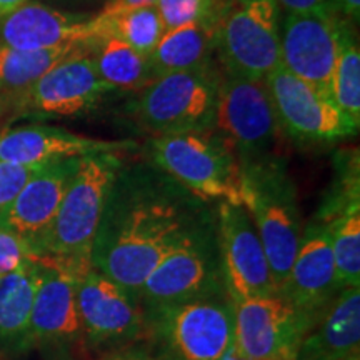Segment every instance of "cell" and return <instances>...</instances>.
<instances>
[{
    "label": "cell",
    "instance_id": "3957f363",
    "mask_svg": "<svg viewBox=\"0 0 360 360\" xmlns=\"http://www.w3.org/2000/svg\"><path fill=\"white\" fill-rule=\"evenodd\" d=\"M229 295L220 252L217 215L207 209L180 233L148 274L139 299L146 310Z\"/></svg>",
    "mask_w": 360,
    "mask_h": 360
},
{
    "label": "cell",
    "instance_id": "7402d4cb",
    "mask_svg": "<svg viewBox=\"0 0 360 360\" xmlns=\"http://www.w3.org/2000/svg\"><path fill=\"white\" fill-rule=\"evenodd\" d=\"M39 259L0 277V349L25 350L39 285Z\"/></svg>",
    "mask_w": 360,
    "mask_h": 360
},
{
    "label": "cell",
    "instance_id": "ba28073f",
    "mask_svg": "<svg viewBox=\"0 0 360 360\" xmlns=\"http://www.w3.org/2000/svg\"><path fill=\"white\" fill-rule=\"evenodd\" d=\"M281 19L276 0H225L215 52L225 74L264 80L281 65Z\"/></svg>",
    "mask_w": 360,
    "mask_h": 360
},
{
    "label": "cell",
    "instance_id": "44dd1931",
    "mask_svg": "<svg viewBox=\"0 0 360 360\" xmlns=\"http://www.w3.org/2000/svg\"><path fill=\"white\" fill-rule=\"evenodd\" d=\"M360 352V285L345 287L302 335L292 360H344Z\"/></svg>",
    "mask_w": 360,
    "mask_h": 360
},
{
    "label": "cell",
    "instance_id": "5b68a950",
    "mask_svg": "<svg viewBox=\"0 0 360 360\" xmlns=\"http://www.w3.org/2000/svg\"><path fill=\"white\" fill-rule=\"evenodd\" d=\"M150 162L204 202L242 204L240 164L214 129L157 135L148 142Z\"/></svg>",
    "mask_w": 360,
    "mask_h": 360
},
{
    "label": "cell",
    "instance_id": "2e32d148",
    "mask_svg": "<svg viewBox=\"0 0 360 360\" xmlns=\"http://www.w3.org/2000/svg\"><path fill=\"white\" fill-rule=\"evenodd\" d=\"M340 290L330 232L314 219L302 231L290 272L277 294L300 312L319 317Z\"/></svg>",
    "mask_w": 360,
    "mask_h": 360
},
{
    "label": "cell",
    "instance_id": "f1b7e54d",
    "mask_svg": "<svg viewBox=\"0 0 360 360\" xmlns=\"http://www.w3.org/2000/svg\"><path fill=\"white\" fill-rule=\"evenodd\" d=\"M224 2L222 0H157L155 7L164 29L169 30L193 22L217 20Z\"/></svg>",
    "mask_w": 360,
    "mask_h": 360
},
{
    "label": "cell",
    "instance_id": "5bb4252c",
    "mask_svg": "<svg viewBox=\"0 0 360 360\" xmlns=\"http://www.w3.org/2000/svg\"><path fill=\"white\" fill-rule=\"evenodd\" d=\"M215 215L231 300L277 294L262 240L245 207L219 202Z\"/></svg>",
    "mask_w": 360,
    "mask_h": 360
},
{
    "label": "cell",
    "instance_id": "d6a6232c",
    "mask_svg": "<svg viewBox=\"0 0 360 360\" xmlns=\"http://www.w3.org/2000/svg\"><path fill=\"white\" fill-rule=\"evenodd\" d=\"M283 13H305L315 11H335L334 0H276Z\"/></svg>",
    "mask_w": 360,
    "mask_h": 360
},
{
    "label": "cell",
    "instance_id": "4dcf8cb0",
    "mask_svg": "<svg viewBox=\"0 0 360 360\" xmlns=\"http://www.w3.org/2000/svg\"><path fill=\"white\" fill-rule=\"evenodd\" d=\"M35 259H39L37 254L25 238L6 227H0V277Z\"/></svg>",
    "mask_w": 360,
    "mask_h": 360
},
{
    "label": "cell",
    "instance_id": "1f68e13d",
    "mask_svg": "<svg viewBox=\"0 0 360 360\" xmlns=\"http://www.w3.org/2000/svg\"><path fill=\"white\" fill-rule=\"evenodd\" d=\"M97 360H165L160 352H154L152 349L142 347V345L129 344L124 347H115L107 350Z\"/></svg>",
    "mask_w": 360,
    "mask_h": 360
},
{
    "label": "cell",
    "instance_id": "6da1fadb",
    "mask_svg": "<svg viewBox=\"0 0 360 360\" xmlns=\"http://www.w3.org/2000/svg\"><path fill=\"white\" fill-rule=\"evenodd\" d=\"M207 209L152 162L124 164L103 207L90 265L139 297L162 255Z\"/></svg>",
    "mask_w": 360,
    "mask_h": 360
},
{
    "label": "cell",
    "instance_id": "74e56055",
    "mask_svg": "<svg viewBox=\"0 0 360 360\" xmlns=\"http://www.w3.org/2000/svg\"><path fill=\"white\" fill-rule=\"evenodd\" d=\"M344 360H360V352H355L352 355H349V357L344 359Z\"/></svg>",
    "mask_w": 360,
    "mask_h": 360
},
{
    "label": "cell",
    "instance_id": "ffe728a7",
    "mask_svg": "<svg viewBox=\"0 0 360 360\" xmlns=\"http://www.w3.org/2000/svg\"><path fill=\"white\" fill-rule=\"evenodd\" d=\"M134 146L130 141L94 139L52 125H24L0 132V162L42 165L103 152H124Z\"/></svg>",
    "mask_w": 360,
    "mask_h": 360
},
{
    "label": "cell",
    "instance_id": "83f0119b",
    "mask_svg": "<svg viewBox=\"0 0 360 360\" xmlns=\"http://www.w3.org/2000/svg\"><path fill=\"white\" fill-rule=\"evenodd\" d=\"M98 20L102 24V35H114L146 57H150L165 32L155 6L134 8L112 17H98Z\"/></svg>",
    "mask_w": 360,
    "mask_h": 360
},
{
    "label": "cell",
    "instance_id": "8fae6325",
    "mask_svg": "<svg viewBox=\"0 0 360 360\" xmlns=\"http://www.w3.org/2000/svg\"><path fill=\"white\" fill-rule=\"evenodd\" d=\"M75 295L84 337L92 345L115 349L148 339L141 299L120 283L89 269L77 276Z\"/></svg>",
    "mask_w": 360,
    "mask_h": 360
},
{
    "label": "cell",
    "instance_id": "52a82bcc",
    "mask_svg": "<svg viewBox=\"0 0 360 360\" xmlns=\"http://www.w3.org/2000/svg\"><path fill=\"white\" fill-rule=\"evenodd\" d=\"M222 74L212 62L152 80L134 103L137 122L157 135L214 129Z\"/></svg>",
    "mask_w": 360,
    "mask_h": 360
},
{
    "label": "cell",
    "instance_id": "4316f807",
    "mask_svg": "<svg viewBox=\"0 0 360 360\" xmlns=\"http://www.w3.org/2000/svg\"><path fill=\"white\" fill-rule=\"evenodd\" d=\"M319 219V217H315ZM322 220L330 232L340 289L360 285V200Z\"/></svg>",
    "mask_w": 360,
    "mask_h": 360
},
{
    "label": "cell",
    "instance_id": "603a6c76",
    "mask_svg": "<svg viewBox=\"0 0 360 360\" xmlns=\"http://www.w3.org/2000/svg\"><path fill=\"white\" fill-rule=\"evenodd\" d=\"M217 22L219 19L202 20L165 30L148 57L154 77L193 69L209 62L215 52Z\"/></svg>",
    "mask_w": 360,
    "mask_h": 360
},
{
    "label": "cell",
    "instance_id": "d590c367",
    "mask_svg": "<svg viewBox=\"0 0 360 360\" xmlns=\"http://www.w3.org/2000/svg\"><path fill=\"white\" fill-rule=\"evenodd\" d=\"M13 109V97L12 94L0 92V132L4 130V122H6L8 112Z\"/></svg>",
    "mask_w": 360,
    "mask_h": 360
},
{
    "label": "cell",
    "instance_id": "9a60e30c",
    "mask_svg": "<svg viewBox=\"0 0 360 360\" xmlns=\"http://www.w3.org/2000/svg\"><path fill=\"white\" fill-rule=\"evenodd\" d=\"M340 19V13L335 11L283 13L281 19L283 69L328 92L339 51Z\"/></svg>",
    "mask_w": 360,
    "mask_h": 360
},
{
    "label": "cell",
    "instance_id": "8d00e7d4",
    "mask_svg": "<svg viewBox=\"0 0 360 360\" xmlns=\"http://www.w3.org/2000/svg\"><path fill=\"white\" fill-rule=\"evenodd\" d=\"M27 0H0V17L7 15V13H11L15 11V8H19L20 6H24Z\"/></svg>",
    "mask_w": 360,
    "mask_h": 360
},
{
    "label": "cell",
    "instance_id": "cb8c5ba5",
    "mask_svg": "<svg viewBox=\"0 0 360 360\" xmlns=\"http://www.w3.org/2000/svg\"><path fill=\"white\" fill-rule=\"evenodd\" d=\"M97 74L114 90H141L154 80L150 58L114 35L103 34L90 44Z\"/></svg>",
    "mask_w": 360,
    "mask_h": 360
},
{
    "label": "cell",
    "instance_id": "e0dca14e",
    "mask_svg": "<svg viewBox=\"0 0 360 360\" xmlns=\"http://www.w3.org/2000/svg\"><path fill=\"white\" fill-rule=\"evenodd\" d=\"M101 35L102 24L97 15L62 12L29 0L0 17V45L19 51L90 45Z\"/></svg>",
    "mask_w": 360,
    "mask_h": 360
},
{
    "label": "cell",
    "instance_id": "9c48e42d",
    "mask_svg": "<svg viewBox=\"0 0 360 360\" xmlns=\"http://www.w3.org/2000/svg\"><path fill=\"white\" fill-rule=\"evenodd\" d=\"M214 130L232 147L240 165L277 157L283 130L264 80L222 75Z\"/></svg>",
    "mask_w": 360,
    "mask_h": 360
},
{
    "label": "cell",
    "instance_id": "f546056e",
    "mask_svg": "<svg viewBox=\"0 0 360 360\" xmlns=\"http://www.w3.org/2000/svg\"><path fill=\"white\" fill-rule=\"evenodd\" d=\"M40 165L13 164V162H0V219L11 209L13 200L32 179Z\"/></svg>",
    "mask_w": 360,
    "mask_h": 360
},
{
    "label": "cell",
    "instance_id": "484cf974",
    "mask_svg": "<svg viewBox=\"0 0 360 360\" xmlns=\"http://www.w3.org/2000/svg\"><path fill=\"white\" fill-rule=\"evenodd\" d=\"M352 25L344 17L340 19L339 51L328 92L337 107L360 125V47Z\"/></svg>",
    "mask_w": 360,
    "mask_h": 360
},
{
    "label": "cell",
    "instance_id": "7a4b0ae2",
    "mask_svg": "<svg viewBox=\"0 0 360 360\" xmlns=\"http://www.w3.org/2000/svg\"><path fill=\"white\" fill-rule=\"evenodd\" d=\"M124 165L119 152L80 159L56 217L39 247V257L53 260L75 277L92 269L94 240L110 187Z\"/></svg>",
    "mask_w": 360,
    "mask_h": 360
},
{
    "label": "cell",
    "instance_id": "d6986e66",
    "mask_svg": "<svg viewBox=\"0 0 360 360\" xmlns=\"http://www.w3.org/2000/svg\"><path fill=\"white\" fill-rule=\"evenodd\" d=\"M39 285L30 317L29 345H64L82 339L77 277L53 260L39 257Z\"/></svg>",
    "mask_w": 360,
    "mask_h": 360
},
{
    "label": "cell",
    "instance_id": "ac0fdd59",
    "mask_svg": "<svg viewBox=\"0 0 360 360\" xmlns=\"http://www.w3.org/2000/svg\"><path fill=\"white\" fill-rule=\"evenodd\" d=\"M80 159L53 160L40 165L13 200L11 209L0 219V227L25 238L37 257L40 242L51 227L67 188L77 172Z\"/></svg>",
    "mask_w": 360,
    "mask_h": 360
},
{
    "label": "cell",
    "instance_id": "30bf717a",
    "mask_svg": "<svg viewBox=\"0 0 360 360\" xmlns=\"http://www.w3.org/2000/svg\"><path fill=\"white\" fill-rule=\"evenodd\" d=\"M282 130L302 142H335L357 134L327 90L295 77L282 65L264 79Z\"/></svg>",
    "mask_w": 360,
    "mask_h": 360
},
{
    "label": "cell",
    "instance_id": "4fadbf2b",
    "mask_svg": "<svg viewBox=\"0 0 360 360\" xmlns=\"http://www.w3.org/2000/svg\"><path fill=\"white\" fill-rule=\"evenodd\" d=\"M89 49L67 57L32 87L12 94L13 109L40 117H79L97 109L114 90L98 77Z\"/></svg>",
    "mask_w": 360,
    "mask_h": 360
},
{
    "label": "cell",
    "instance_id": "8992f818",
    "mask_svg": "<svg viewBox=\"0 0 360 360\" xmlns=\"http://www.w3.org/2000/svg\"><path fill=\"white\" fill-rule=\"evenodd\" d=\"M146 315L148 339L157 342L165 360H233L238 355L229 295L165 305Z\"/></svg>",
    "mask_w": 360,
    "mask_h": 360
},
{
    "label": "cell",
    "instance_id": "836d02e7",
    "mask_svg": "<svg viewBox=\"0 0 360 360\" xmlns=\"http://www.w3.org/2000/svg\"><path fill=\"white\" fill-rule=\"evenodd\" d=\"M155 4L157 0H107L98 17H112L117 13L134 11V8L155 6Z\"/></svg>",
    "mask_w": 360,
    "mask_h": 360
},
{
    "label": "cell",
    "instance_id": "7c38bea8",
    "mask_svg": "<svg viewBox=\"0 0 360 360\" xmlns=\"http://www.w3.org/2000/svg\"><path fill=\"white\" fill-rule=\"evenodd\" d=\"M236 347L245 360H292L302 335L317 317L278 294L232 300Z\"/></svg>",
    "mask_w": 360,
    "mask_h": 360
},
{
    "label": "cell",
    "instance_id": "d4e9b609",
    "mask_svg": "<svg viewBox=\"0 0 360 360\" xmlns=\"http://www.w3.org/2000/svg\"><path fill=\"white\" fill-rule=\"evenodd\" d=\"M90 45L44 49V51H19L0 45V92L20 94L42 79L49 70Z\"/></svg>",
    "mask_w": 360,
    "mask_h": 360
},
{
    "label": "cell",
    "instance_id": "277c9868",
    "mask_svg": "<svg viewBox=\"0 0 360 360\" xmlns=\"http://www.w3.org/2000/svg\"><path fill=\"white\" fill-rule=\"evenodd\" d=\"M240 177L242 205L254 220L278 292L302 237L295 184L281 155L240 165Z\"/></svg>",
    "mask_w": 360,
    "mask_h": 360
},
{
    "label": "cell",
    "instance_id": "e575fe53",
    "mask_svg": "<svg viewBox=\"0 0 360 360\" xmlns=\"http://www.w3.org/2000/svg\"><path fill=\"white\" fill-rule=\"evenodd\" d=\"M337 12H342L344 19L354 22L359 20L360 17V0H334Z\"/></svg>",
    "mask_w": 360,
    "mask_h": 360
}]
</instances>
